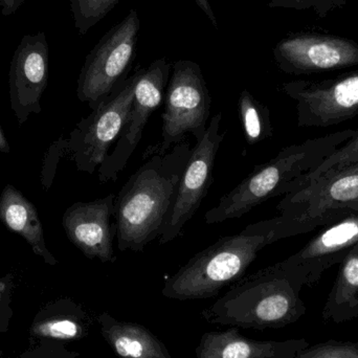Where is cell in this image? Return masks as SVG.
Returning <instances> with one entry per match:
<instances>
[{
    "label": "cell",
    "mask_w": 358,
    "mask_h": 358,
    "mask_svg": "<svg viewBox=\"0 0 358 358\" xmlns=\"http://www.w3.org/2000/svg\"><path fill=\"white\" fill-rule=\"evenodd\" d=\"M317 221L279 215L225 236L192 257L165 282L162 294L178 301L214 298L245 275L259 252L269 244L321 229Z\"/></svg>",
    "instance_id": "cell-1"
},
{
    "label": "cell",
    "mask_w": 358,
    "mask_h": 358,
    "mask_svg": "<svg viewBox=\"0 0 358 358\" xmlns=\"http://www.w3.org/2000/svg\"><path fill=\"white\" fill-rule=\"evenodd\" d=\"M307 285L306 273L285 259L229 286L221 298L202 310L201 319L244 329H280L300 321L307 313L301 298Z\"/></svg>",
    "instance_id": "cell-2"
},
{
    "label": "cell",
    "mask_w": 358,
    "mask_h": 358,
    "mask_svg": "<svg viewBox=\"0 0 358 358\" xmlns=\"http://www.w3.org/2000/svg\"><path fill=\"white\" fill-rule=\"evenodd\" d=\"M192 148L187 141L153 155L123 185L115 199L117 248L143 252L159 239L178 195Z\"/></svg>",
    "instance_id": "cell-3"
},
{
    "label": "cell",
    "mask_w": 358,
    "mask_h": 358,
    "mask_svg": "<svg viewBox=\"0 0 358 358\" xmlns=\"http://www.w3.org/2000/svg\"><path fill=\"white\" fill-rule=\"evenodd\" d=\"M357 132L358 128L341 130L282 149L277 157L257 166L235 189L222 196L217 206L206 213L204 220L216 224L241 218L259 204L286 195L299 179L317 169Z\"/></svg>",
    "instance_id": "cell-4"
},
{
    "label": "cell",
    "mask_w": 358,
    "mask_h": 358,
    "mask_svg": "<svg viewBox=\"0 0 358 358\" xmlns=\"http://www.w3.org/2000/svg\"><path fill=\"white\" fill-rule=\"evenodd\" d=\"M171 71L164 99L162 138L148 147L144 159L165 155L185 142L189 134L199 142L208 129L212 98L199 65L191 60H178L172 64Z\"/></svg>",
    "instance_id": "cell-5"
},
{
    "label": "cell",
    "mask_w": 358,
    "mask_h": 358,
    "mask_svg": "<svg viewBox=\"0 0 358 358\" xmlns=\"http://www.w3.org/2000/svg\"><path fill=\"white\" fill-rule=\"evenodd\" d=\"M140 27L138 12L131 10L92 48L78 80L77 96L81 102L96 108L127 79Z\"/></svg>",
    "instance_id": "cell-6"
},
{
    "label": "cell",
    "mask_w": 358,
    "mask_h": 358,
    "mask_svg": "<svg viewBox=\"0 0 358 358\" xmlns=\"http://www.w3.org/2000/svg\"><path fill=\"white\" fill-rule=\"evenodd\" d=\"M138 73L136 71L77 124L65 149L79 171L94 174L119 140L127 122Z\"/></svg>",
    "instance_id": "cell-7"
},
{
    "label": "cell",
    "mask_w": 358,
    "mask_h": 358,
    "mask_svg": "<svg viewBox=\"0 0 358 358\" xmlns=\"http://www.w3.org/2000/svg\"><path fill=\"white\" fill-rule=\"evenodd\" d=\"M172 64L166 58L157 59L147 69H138L140 73L127 122L115 148L98 169L101 182L117 180L138 148L151 115L165 99Z\"/></svg>",
    "instance_id": "cell-8"
},
{
    "label": "cell",
    "mask_w": 358,
    "mask_h": 358,
    "mask_svg": "<svg viewBox=\"0 0 358 358\" xmlns=\"http://www.w3.org/2000/svg\"><path fill=\"white\" fill-rule=\"evenodd\" d=\"M222 115L217 113L208 123L203 138L192 148L179 181L178 195L169 219L159 239V245L173 241L193 218L214 181L217 153L227 131L221 132Z\"/></svg>",
    "instance_id": "cell-9"
},
{
    "label": "cell",
    "mask_w": 358,
    "mask_h": 358,
    "mask_svg": "<svg viewBox=\"0 0 358 358\" xmlns=\"http://www.w3.org/2000/svg\"><path fill=\"white\" fill-rule=\"evenodd\" d=\"M282 90L296 101L299 127H331L358 115V69L325 81L289 82Z\"/></svg>",
    "instance_id": "cell-10"
},
{
    "label": "cell",
    "mask_w": 358,
    "mask_h": 358,
    "mask_svg": "<svg viewBox=\"0 0 358 358\" xmlns=\"http://www.w3.org/2000/svg\"><path fill=\"white\" fill-rule=\"evenodd\" d=\"M358 206V164L299 183L277 206L280 215L328 224Z\"/></svg>",
    "instance_id": "cell-11"
},
{
    "label": "cell",
    "mask_w": 358,
    "mask_h": 358,
    "mask_svg": "<svg viewBox=\"0 0 358 358\" xmlns=\"http://www.w3.org/2000/svg\"><path fill=\"white\" fill-rule=\"evenodd\" d=\"M50 75V48L45 34L25 35L15 50L10 62L8 85L10 106L19 124L31 113L41 111L42 94Z\"/></svg>",
    "instance_id": "cell-12"
},
{
    "label": "cell",
    "mask_w": 358,
    "mask_h": 358,
    "mask_svg": "<svg viewBox=\"0 0 358 358\" xmlns=\"http://www.w3.org/2000/svg\"><path fill=\"white\" fill-rule=\"evenodd\" d=\"M115 194L90 202H77L63 215L62 224L69 241L88 259L102 263L117 261L113 241L117 238Z\"/></svg>",
    "instance_id": "cell-13"
},
{
    "label": "cell",
    "mask_w": 358,
    "mask_h": 358,
    "mask_svg": "<svg viewBox=\"0 0 358 358\" xmlns=\"http://www.w3.org/2000/svg\"><path fill=\"white\" fill-rule=\"evenodd\" d=\"M282 71L292 75L332 71L358 65V45L341 38L296 36L282 40L273 50Z\"/></svg>",
    "instance_id": "cell-14"
},
{
    "label": "cell",
    "mask_w": 358,
    "mask_h": 358,
    "mask_svg": "<svg viewBox=\"0 0 358 358\" xmlns=\"http://www.w3.org/2000/svg\"><path fill=\"white\" fill-rule=\"evenodd\" d=\"M319 229L299 252L286 259L306 273L307 286L319 283L328 269L340 264L358 245V206Z\"/></svg>",
    "instance_id": "cell-15"
},
{
    "label": "cell",
    "mask_w": 358,
    "mask_h": 358,
    "mask_svg": "<svg viewBox=\"0 0 358 358\" xmlns=\"http://www.w3.org/2000/svg\"><path fill=\"white\" fill-rule=\"evenodd\" d=\"M309 346L305 338L256 341L240 334L239 328L225 331L206 332L196 347V358H294L299 351Z\"/></svg>",
    "instance_id": "cell-16"
},
{
    "label": "cell",
    "mask_w": 358,
    "mask_h": 358,
    "mask_svg": "<svg viewBox=\"0 0 358 358\" xmlns=\"http://www.w3.org/2000/svg\"><path fill=\"white\" fill-rule=\"evenodd\" d=\"M96 321L103 338L120 358H176L145 326L119 321L108 313H101Z\"/></svg>",
    "instance_id": "cell-17"
},
{
    "label": "cell",
    "mask_w": 358,
    "mask_h": 358,
    "mask_svg": "<svg viewBox=\"0 0 358 358\" xmlns=\"http://www.w3.org/2000/svg\"><path fill=\"white\" fill-rule=\"evenodd\" d=\"M0 221L10 231L24 238L45 263L56 264V259L46 248L43 227L35 206L10 185H6L0 195Z\"/></svg>",
    "instance_id": "cell-18"
},
{
    "label": "cell",
    "mask_w": 358,
    "mask_h": 358,
    "mask_svg": "<svg viewBox=\"0 0 358 358\" xmlns=\"http://www.w3.org/2000/svg\"><path fill=\"white\" fill-rule=\"evenodd\" d=\"M338 265L336 282L322 311L324 321L334 324L358 319V245Z\"/></svg>",
    "instance_id": "cell-19"
},
{
    "label": "cell",
    "mask_w": 358,
    "mask_h": 358,
    "mask_svg": "<svg viewBox=\"0 0 358 358\" xmlns=\"http://www.w3.org/2000/svg\"><path fill=\"white\" fill-rule=\"evenodd\" d=\"M238 110L244 138L248 145L259 144L273 136V124L268 107L259 102L248 90H242L240 94Z\"/></svg>",
    "instance_id": "cell-20"
},
{
    "label": "cell",
    "mask_w": 358,
    "mask_h": 358,
    "mask_svg": "<svg viewBox=\"0 0 358 358\" xmlns=\"http://www.w3.org/2000/svg\"><path fill=\"white\" fill-rule=\"evenodd\" d=\"M90 324L88 317L81 310H76L71 315H61L36 324L33 331L36 336L56 340H80L87 334Z\"/></svg>",
    "instance_id": "cell-21"
},
{
    "label": "cell",
    "mask_w": 358,
    "mask_h": 358,
    "mask_svg": "<svg viewBox=\"0 0 358 358\" xmlns=\"http://www.w3.org/2000/svg\"><path fill=\"white\" fill-rule=\"evenodd\" d=\"M121 0H71V14L80 35L98 24Z\"/></svg>",
    "instance_id": "cell-22"
},
{
    "label": "cell",
    "mask_w": 358,
    "mask_h": 358,
    "mask_svg": "<svg viewBox=\"0 0 358 358\" xmlns=\"http://www.w3.org/2000/svg\"><path fill=\"white\" fill-rule=\"evenodd\" d=\"M357 164H358V132L353 138L344 143L340 148L336 149L317 169L299 179L294 187L303 181L320 178Z\"/></svg>",
    "instance_id": "cell-23"
},
{
    "label": "cell",
    "mask_w": 358,
    "mask_h": 358,
    "mask_svg": "<svg viewBox=\"0 0 358 358\" xmlns=\"http://www.w3.org/2000/svg\"><path fill=\"white\" fill-rule=\"evenodd\" d=\"M294 358H358V343L330 340L309 345Z\"/></svg>",
    "instance_id": "cell-24"
},
{
    "label": "cell",
    "mask_w": 358,
    "mask_h": 358,
    "mask_svg": "<svg viewBox=\"0 0 358 358\" xmlns=\"http://www.w3.org/2000/svg\"><path fill=\"white\" fill-rule=\"evenodd\" d=\"M317 0H269L271 8H307Z\"/></svg>",
    "instance_id": "cell-25"
},
{
    "label": "cell",
    "mask_w": 358,
    "mask_h": 358,
    "mask_svg": "<svg viewBox=\"0 0 358 358\" xmlns=\"http://www.w3.org/2000/svg\"><path fill=\"white\" fill-rule=\"evenodd\" d=\"M25 0H0V8L3 16H10L14 14Z\"/></svg>",
    "instance_id": "cell-26"
},
{
    "label": "cell",
    "mask_w": 358,
    "mask_h": 358,
    "mask_svg": "<svg viewBox=\"0 0 358 358\" xmlns=\"http://www.w3.org/2000/svg\"><path fill=\"white\" fill-rule=\"evenodd\" d=\"M199 6L200 10L206 15L208 19H210V22L213 23L215 27H218V22H217L216 15H215L214 10H213L212 6H210V1L208 0H194Z\"/></svg>",
    "instance_id": "cell-27"
},
{
    "label": "cell",
    "mask_w": 358,
    "mask_h": 358,
    "mask_svg": "<svg viewBox=\"0 0 358 358\" xmlns=\"http://www.w3.org/2000/svg\"><path fill=\"white\" fill-rule=\"evenodd\" d=\"M0 152L4 153V155L10 153V145H8V141L4 136L1 127H0Z\"/></svg>",
    "instance_id": "cell-28"
},
{
    "label": "cell",
    "mask_w": 358,
    "mask_h": 358,
    "mask_svg": "<svg viewBox=\"0 0 358 358\" xmlns=\"http://www.w3.org/2000/svg\"><path fill=\"white\" fill-rule=\"evenodd\" d=\"M4 288H6V285L0 281V300H1L2 292H3Z\"/></svg>",
    "instance_id": "cell-29"
}]
</instances>
